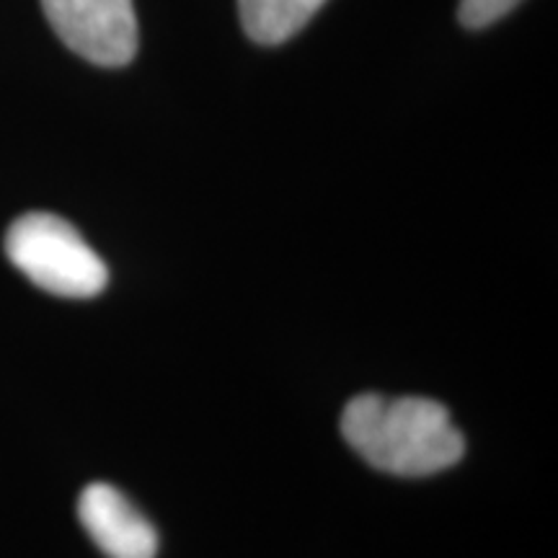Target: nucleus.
<instances>
[{
  "label": "nucleus",
  "instance_id": "6",
  "mask_svg": "<svg viewBox=\"0 0 558 558\" xmlns=\"http://www.w3.org/2000/svg\"><path fill=\"white\" fill-rule=\"evenodd\" d=\"M522 0H460L458 21L465 29H486L497 24L509 11H514Z\"/></svg>",
  "mask_w": 558,
  "mask_h": 558
},
{
  "label": "nucleus",
  "instance_id": "2",
  "mask_svg": "<svg viewBox=\"0 0 558 558\" xmlns=\"http://www.w3.org/2000/svg\"><path fill=\"white\" fill-rule=\"evenodd\" d=\"M5 256L39 290L58 298H96L109 269L78 228L52 213H26L5 233Z\"/></svg>",
  "mask_w": 558,
  "mask_h": 558
},
{
  "label": "nucleus",
  "instance_id": "3",
  "mask_svg": "<svg viewBox=\"0 0 558 558\" xmlns=\"http://www.w3.org/2000/svg\"><path fill=\"white\" fill-rule=\"evenodd\" d=\"M62 45L101 68H124L137 54V13L132 0H41Z\"/></svg>",
  "mask_w": 558,
  "mask_h": 558
},
{
  "label": "nucleus",
  "instance_id": "4",
  "mask_svg": "<svg viewBox=\"0 0 558 558\" xmlns=\"http://www.w3.org/2000/svg\"><path fill=\"white\" fill-rule=\"evenodd\" d=\"M78 520L107 558H156L158 533L120 488L90 484L78 499Z\"/></svg>",
  "mask_w": 558,
  "mask_h": 558
},
{
  "label": "nucleus",
  "instance_id": "5",
  "mask_svg": "<svg viewBox=\"0 0 558 558\" xmlns=\"http://www.w3.org/2000/svg\"><path fill=\"white\" fill-rule=\"evenodd\" d=\"M326 0H239L243 32L259 45H282L324 9Z\"/></svg>",
  "mask_w": 558,
  "mask_h": 558
},
{
  "label": "nucleus",
  "instance_id": "1",
  "mask_svg": "<svg viewBox=\"0 0 558 558\" xmlns=\"http://www.w3.org/2000/svg\"><path fill=\"white\" fill-rule=\"evenodd\" d=\"M339 427L349 448L390 476H432L452 469L465 452L450 411L422 396L360 393L341 411Z\"/></svg>",
  "mask_w": 558,
  "mask_h": 558
}]
</instances>
